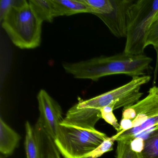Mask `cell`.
<instances>
[{"mask_svg":"<svg viewBox=\"0 0 158 158\" xmlns=\"http://www.w3.org/2000/svg\"><path fill=\"white\" fill-rule=\"evenodd\" d=\"M152 61V58L144 54L130 55L123 52L77 62L64 63L63 67L74 78L98 81L102 77L114 75H126L132 77L145 75Z\"/></svg>","mask_w":158,"mask_h":158,"instance_id":"obj_1","label":"cell"},{"mask_svg":"<svg viewBox=\"0 0 158 158\" xmlns=\"http://www.w3.org/2000/svg\"><path fill=\"white\" fill-rule=\"evenodd\" d=\"M43 23L36 15L28 1L20 0L1 23L16 47L22 49H32L40 46Z\"/></svg>","mask_w":158,"mask_h":158,"instance_id":"obj_2","label":"cell"},{"mask_svg":"<svg viewBox=\"0 0 158 158\" xmlns=\"http://www.w3.org/2000/svg\"><path fill=\"white\" fill-rule=\"evenodd\" d=\"M158 10V0L135 1L128 11L126 41L123 52L143 54L150 27Z\"/></svg>","mask_w":158,"mask_h":158,"instance_id":"obj_3","label":"cell"},{"mask_svg":"<svg viewBox=\"0 0 158 158\" xmlns=\"http://www.w3.org/2000/svg\"><path fill=\"white\" fill-rule=\"evenodd\" d=\"M109 137L97 129L60 124L54 143L64 158H84Z\"/></svg>","mask_w":158,"mask_h":158,"instance_id":"obj_4","label":"cell"},{"mask_svg":"<svg viewBox=\"0 0 158 158\" xmlns=\"http://www.w3.org/2000/svg\"><path fill=\"white\" fill-rule=\"evenodd\" d=\"M149 75L132 77V80L119 87L86 100L79 101L75 104L78 109H90L100 111L112 103H116L115 110L133 105L139 101L143 93L141 86L149 82Z\"/></svg>","mask_w":158,"mask_h":158,"instance_id":"obj_5","label":"cell"},{"mask_svg":"<svg viewBox=\"0 0 158 158\" xmlns=\"http://www.w3.org/2000/svg\"><path fill=\"white\" fill-rule=\"evenodd\" d=\"M158 115V86H153L145 98L123 109L122 119L132 122V128L137 127L147 120Z\"/></svg>","mask_w":158,"mask_h":158,"instance_id":"obj_6","label":"cell"},{"mask_svg":"<svg viewBox=\"0 0 158 158\" xmlns=\"http://www.w3.org/2000/svg\"><path fill=\"white\" fill-rule=\"evenodd\" d=\"M37 100L40 111L38 120L54 140L59 127L64 119L62 110L60 104L45 89H40L39 92Z\"/></svg>","mask_w":158,"mask_h":158,"instance_id":"obj_7","label":"cell"},{"mask_svg":"<svg viewBox=\"0 0 158 158\" xmlns=\"http://www.w3.org/2000/svg\"><path fill=\"white\" fill-rule=\"evenodd\" d=\"M135 1L113 0L114 9L110 13L96 16L100 18L117 38H126L128 11Z\"/></svg>","mask_w":158,"mask_h":158,"instance_id":"obj_8","label":"cell"},{"mask_svg":"<svg viewBox=\"0 0 158 158\" xmlns=\"http://www.w3.org/2000/svg\"><path fill=\"white\" fill-rule=\"evenodd\" d=\"M102 118L100 111L90 109H78L75 105L70 108L61 124L94 130L95 125Z\"/></svg>","mask_w":158,"mask_h":158,"instance_id":"obj_9","label":"cell"},{"mask_svg":"<svg viewBox=\"0 0 158 158\" xmlns=\"http://www.w3.org/2000/svg\"><path fill=\"white\" fill-rule=\"evenodd\" d=\"M55 17L79 13H90L83 0H51Z\"/></svg>","mask_w":158,"mask_h":158,"instance_id":"obj_10","label":"cell"},{"mask_svg":"<svg viewBox=\"0 0 158 158\" xmlns=\"http://www.w3.org/2000/svg\"><path fill=\"white\" fill-rule=\"evenodd\" d=\"M20 135L10 127L2 119H0V152L3 155L9 156L19 145Z\"/></svg>","mask_w":158,"mask_h":158,"instance_id":"obj_11","label":"cell"},{"mask_svg":"<svg viewBox=\"0 0 158 158\" xmlns=\"http://www.w3.org/2000/svg\"><path fill=\"white\" fill-rule=\"evenodd\" d=\"M28 2L36 15L42 22H53L55 16L51 0H30Z\"/></svg>","mask_w":158,"mask_h":158,"instance_id":"obj_12","label":"cell"},{"mask_svg":"<svg viewBox=\"0 0 158 158\" xmlns=\"http://www.w3.org/2000/svg\"><path fill=\"white\" fill-rule=\"evenodd\" d=\"M25 147L27 158H40L35 129L28 121L25 124Z\"/></svg>","mask_w":158,"mask_h":158,"instance_id":"obj_13","label":"cell"},{"mask_svg":"<svg viewBox=\"0 0 158 158\" xmlns=\"http://www.w3.org/2000/svg\"><path fill=\"white\" fill-rule=\"evenodd\" d=\"M87 5L90 14L95 15L110 13L114 9L113 0H83Z\"/></svg>","mask_w":158,"mask_h":158,"instance_id":"obj_14","label":"cell"},{"mask_svg":"<svg viewBox=\"0 0 158 158\" xmlns=\"http://www.w3.org/2000/svg\"><path fill=\"white\" fill-rule=\"evenodd\" d=\"M141 155L142 158H158V129L145 140Z\"/></svg>","mask_w":158,"mask_h":158,"instance_id":"obj_15","label":"cell"},{"mask_svg":"<svg viewBox=\"0 0 158 158\" xmlns=\"http://www.w3.org/2000/svg\"><path fill=\"white\" fill-rule=\"evenodd\" d=\"M131 139L117 140L116 158H142L141 153L132 150L131 148Z\"/></svg>","mask_w":158,"mask_h":158,"instance_id":"obj_16","label":"cell"},{"mask_svg":"<svg viewBox=\"0 0 158 158\" xmlns=\"http://www.w3.org/2000/svg\"><path fill=\"white\" fill-rule=\"evenodd\" d=\"M115 139L113 136L108 137L104 140L95 149L85 156L84 158H98L106 152L113 150V146Z\"/></svg>","mask_w":158,"mask_h":158,"instance_id":"obj_17","label":"cell"},{"mask_svg":"<svg viewBox=\"0 0 158 158\" xmlns=\"http://www.w3.org/2000/svg\"><path fill=\"white\" fill-rule=\"evenodd\" d=\"M151 45L157 53V63H158V17L153 18L146 39V47Z\"/></svg>","mask_w":158,"mask_h":158,"instance_id":"obj_18","label":"cell"},{"mask_svg":"<svg viewBox=\"0 0 158 158\" xmlns=\"http://www.w3.org/2000/svg\"><path fill=\"white\" fill-rule=\"evenodd\" d=\"M116 103H112L106 106L100 110L102 118L104 119L107 123L113 127L117 131V133L120 131V124L118 123V120L113 113V111L115 110Z\"/></svg>","mask_w":158,"mask_h":158,"instance_id":"obj_19","label":"cell"},{"mask_svg":"<svg viewBox=\"0 0 158 158\" xmlns=\"http://www.w3.org/2000/svg\"><path fill=\"white\" fill-rule=\"evenodd\" d=\"M19 1L16 0H1L0 1V20L3 21L7 14L12 9L13 7L18 4Z\"/></svg>","mask_w":158,"mask_h":158,"instance_id":"obj_20","label":"cell"},{"mask_svg":"<svg viewBox=\"0 0 158 158\" xmlns=\"http://www.w3.org/2000/svg\"><path fill=\"white\" fill-rule=\"evenodd\" d=\"M144 145L145 140L142 137L135 138L131 142V149L137 153H141L144 149Z\"/></svg>","mask_w":158,"mask_h":158,"instance_id":"obj_21","label":"cell"},{"mask_svg":"<svg viewBox=\"0 0 158 158\" xmlns=\"http://www.w3.org/2000/svg\"><path fill=\"white\" fill-rule=\"evenodd\" d=\"M61 158V157H56V156H54V157H49V158Z\"/></svg>","mask_w":158,"mask_h":158,"instance_id":"obj_22","label":"cell"},{"mask_svg":"<svg viewBox=\"0 0 158 158\" xmlns=\"http://www.w3.org/2000/svg\"></svg>","mask_w":158,"mask_h":158,"instance_id":"obj_23","label":"cell"}]
</instances>
